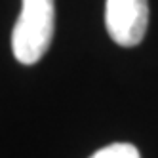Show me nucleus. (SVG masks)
Segmentation results:
<instances>
[{"instance_id": "obj_1", "label": "nucleus", "mask_w": 158, "mask_h": 158, "mask_svg": "<svg viewBox=\"0 0 158 158\" xmlns=\"http://www.w3.org/2000/svg\"><path fill=\"white\" fill-rule=\"evenodd\" d=\"M53 25V0H23L21 14L12 32L14 57L23 65L38 63L52 44Z\"/></svg>"}, {"instance_id": "obj_3", "label": "nucleus", "mask_w": 158, "mask_h": 158, "mask_svg": "<svg viewBox=\"0 0 158 158\" xmlns=\"http://www.w3.org/2000/svg\"><path fill=\"white\" fill-rule=\"evenodd\" d=\"M89 158H141V154L131 143H112L99 149Z\"/></svg>"}, {"instance_id": "obj_2", "label": "nucleus", "mask_w": 158, "mask_h": 158, "mask_svg": "<svg viewBox=\"0 0 158 158\" xmlns=\"http://www.w3.org/2000/svg\"><path fill=\"white\" fill-rule=\"evenodd\" d=\"M105 25L118 46H137L149 25V0H107Z\"/></svg>"}]
</instances>
